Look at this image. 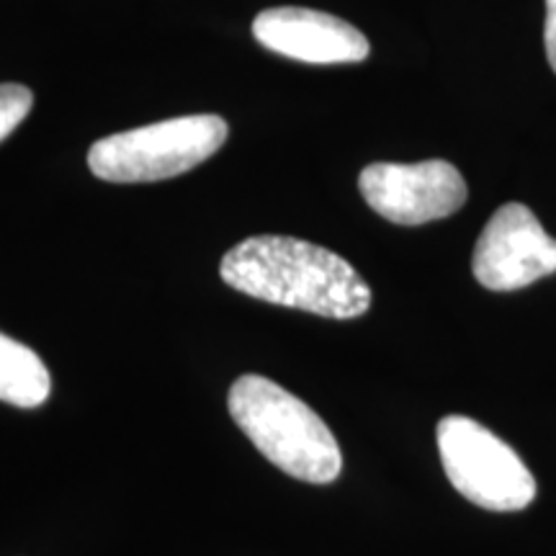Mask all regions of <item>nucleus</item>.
Instances as JSON below:
<instances>
[{
  "label": "nucleus",
  "instance_id": "nucleus-1",
  "mask_svg": "<svg viewBox=\"0 0 556 556\" xmlns=\"http://www.w3.org/2000/svg\"><path fill=\"white\" fill-rule=\"evenodd\" d=\"M219 274L240 294L319 317L353 319L371 307V289L351 263L328 248L283 235L238 242L222 258Z\"/></svg>",
  "mask_w": 556,
  "mask_h": 556
},
{
  "label": "nucleus",
  "instance_id": "nucleus-2",
  "mask_svg": "<svg viewBox=\"0 0 556 556\" xmlns=\"http://www.w3.org/2000/svg\"><path fill=\"white\" fill-rule=\"evenodd\" d=\"M227 407L238 428L283 475L309 484H330L343 454L328 422L276 381L245 374L229 387Z\"/></svg>",
  "mask_w": 556,
  "mask_h": 556
},
{
  "label": "nucleus",
  "instance_id": "nucleus-3",
  "mask_svg": "<svg viewBox=\"0 0 556 556\" xmlns=\"http://www.w3.org/2000/svg\"><path fill=\"white\" fill-rule=\"evenodd\" d=\"M229 135L217 114H193L103 137L88 150V168L109 184H150L189 173L222 150Z\"/></svg>",
  "mask_w": 556,
  "mask_h": 556
},
{
  "label": "nucleus",
  "instance_id": "nucleus-4",
  "mask_svg": "<svg viewBox=\"0 0 556 556\" xmlns=\"http://www.w3.org/2000/svg\"><path fill=\"white\" fill-rule=\"evenodd\" d=\"M438 454L458 495L484 510L516 513L536 500V479L503 438L467 415H448L435 430Z\"/></svg>",
  "mask_w": 556,
  "mask_h": 556
},
{
  "label": "nucleus",
  "instance_id": "nucleus-5",
  "mask_svg": "<svg viewBox=\"0 0 556 556\" xmlns=\"http://www.w3.org/2000/svg\"><path fill=\"white\" fill-rule=\"evenodd\" d=\"M358 189L366 204L394 225H428L467 204V180L446 160L374 163L364 168Z\"/></svg>",
  "mask_w": 556,
  "mask_h": 556
},
{
  "label": "nucleus",
  "instance_id": "nucleus-6",
  "mask_svg": "<svg viewBox=\"0 0 556 556\" xmlns=\"http://www.w3.org/2000/svg\"><path fill=\"white\" fill-rule=\"evenodd\" d=\"M471 270L490 291H516L556 274V240L526 204H503L479 235Z\"/></svg>",
  "mask_w": 556,
  "mask_h": 556
},
{
  "label": "nucleus",
  "instance_id": "nucleus-7",
  "mask_svg": "<svg viewBox=\"0 0 556 556\" xmlns=\"http://www.w3.org/2000/svg\"><path fill=\"white\" fill-rule=\"evenodd\" d=\"M253 37L281 58L309 65L364 62L371 52L368 39L348 21L315 9H268L253 18Z\"/></svg>",
  "mask_w": 556,
  "mask_h": 556
},
{
  "label": "nucleus",
  "instance_id": "nucleus-8",
  "mask_svg": "<svg viewBox=\"0 0 556 556\" xmlns=\"http://www.w3.org/2000/svg\"><path fill=\"white\" fill-rule=\"evenodd\" d=\"M52 379L45 361L29 345L0 332V400L13 407L34 409L50 397Z\"/></svg>",
  "mask_w": 556,
  "mask_h": 556
},
{
  "label": "nucleus",
  "instance_id": "nucleus-9",
  "mask_svg": "<svg viewBox=\"0 0 556 556\" xmlns=\"http://www.w3.org/2000/svg\"><path fill=\"white\" fill-rule=\"evenodd\" d=\"M34 106V93L18 83H3L0 86V142L29 116Z\"/></svg>",
  "mask_w": 556,
  "mask_h": 556
},
{
  "label": "nucleus",
  "instance_id": "nucleus-10",
  "mask_svg": "<svg viewBox=\"0 0 556 556\" xmlns=\"http://www.w3.org/2000/svg\"><path fill=\"white\" fill-rule=\"evenodd\" d=\"M544 45L548 65L556 73V0H546V26H544Z\"/></svg>",
  "mask_w": 556,
  "mask_h": 556
}]
</instances>
